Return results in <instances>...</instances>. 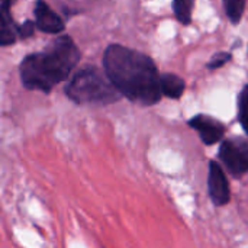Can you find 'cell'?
<instances>
[{
  "label": "cell",
  "instance_id": "cell-11",
  "mask_svg": "<svg viewBox=\"0 0 248 248\" xmlns=\"http://www.w3.org/2000/svg\"><path fill=\"white\" fill-rule=\"evenodd\" d=\"M246 3H247V0H224L225 13L234 25L240 23V20L246 12Z\"/></svg>",
  "mask_w": 248,
  "mask_h": 248
},
{
  "label": "cell",
  "instance_id": "cell-4",
  "mask_svg": "<svg viewBox=\"0 0 248 248\" xmlns=\"http://www.w3.org/2000/svg\"><path fill=\"white\" fill-rule=\"evenodd\" d=\"M218 157L234 177H243L248 171V144L244 138L222 141Z\"/></svg>",
  "mask_w": 248,
  "mask_h": 248
},
{
  "label": "cell",
  "instance_id": "cell-9",
  "mask_svg": "<svg viewBox=\"0 0 248 248\" xmlns=\"http://www.w3.org/2000/svg\"><path fill=\"white\" fill-rule=\"evenodd\" d=\"M186 89V83L182 77L173 73H166L160 76V92L161 96L169 99H180Z\"/></svg>",
  "mask_w": 248,
  "mask_h": 248
},
{
  "label": "cell",
  "instance_id": "cell-6",
  "mask_svg": "<svg viewBox=\"0 0 248 248\" xmlns=\"http://www.w3.org/2000/svg\"><path fill=\"white\" fill-rule=\"evenodd\" d=\"M187 124L192 129H195L199 134L205 145H214L224 138L225 126L219 121L208 115H196L192 119H189Z\"/></svg>",
  "mask_w": 248,
  "mask_h": 248
},
{
  "label": "cell",
  "instance_id": "cell-13",
  "mask_svg": "<svg viewBox=\"0 0 248 248\" xmlns=\"http://www.w3.org/2000/svg\"><path fill=\"white\" fill-rule=\"evenodd\" d=\"M231 58H232V55H231L230 52H218V54H215V55L211 58V61L206 64V67H208L209 70L221 68V67L225 65L228 61H231Z\"/></svg>",
  "mask_w": 248,
  "mask_h": 248
},
{
  "label": "cell",
  "instance_id": "cell-1",
  "mask_svg": "<svg viewBox=\"0 0 248 248\" xmlns=\"http://www.w3.org/2000/svg\"><path fill=\"white\" fill-rule=\"evenodd\" d=\"M103 70L112 86L128 100L141 106L161 100L160 74L150 55L112 44L105 49Z\"/></svg>",
  "mask_w": 248,
  "mask_h": 248
},
{
  "label": "cell",
  "instance_id": "cell-3",
  "mask_svg": "<svg viewBox=\"0 0 248 248\" xmlns=\"http://www.w3.org/2000/svg\"><path fill=\"white\" fill-rule=\"evenodd\" d=\"M64 92L77 105H109L122 97L106 74L94 65L77 70L64 87Z\"/></svg>",
  "mask_w": 248,
  "mask_h": 248
},
{
  "label": "cell",
  "instance_id": "cell-5",
  "mask_svg": "<svg viewBox=\"0 0 248 248\" xmlns=\"http://www.w3.org/2000/svg\"><path fill=\"white\" fill-rule=\"evenodd\" d=\"M208 192L212 203L215 206H225L231 201L230 182L225 176L224 169L217 161L209 163V176H208Z\"/></svg>",
  "mask_w": 248,
  "mask_h": 248
},
{
  "label": "cell",
  "instance_id": "cell-2",
  "mask_svg": "<svg viewBox=\"0 0 248 248\" xmlns=\"http://www.w3.org/2000/svg\"><path fill=\"white\" fill-rule=\"evenodd\" d=\"M80 61V51L68 35H58L41 52L26 55L19 74L25 89L49 93L65 81Z\"/></svg>",
  "mask_w": 248,
  "mask_h": 248
},
{
  "label": "cell",
  "instance_id": "cell-15",
  "mask_svg": "<svg viewBox=\"0 0 248 248\" xmlns=\"http://www.w3.org/2000/svg\"><path fill=\"white\" fill-rule=\"evenodd\" d=\"M0 1H1V4H4V6H7V7H12V6L15 4L16 0H0Z\"/></svg>",
  "mask_w": 248,
  "mask_h": 248
},
{
  "label": "cell",
  "instance_id": "cell-8",
  "mask_svg": "<svg viewBox=\"0 0 248 248\" xmlns=\"http://www.w3.org/2000/svg\"><path fill=\"white\" fill-rule=\"evenodd\" d=\"M17 25L15 23L10 7L0 3V45L7 46L16 42L17 39Z\"/></svg>",
  "mask_w": 248,
  "mask_h": 248
},
{
  "label": "cell",
  "instance_id": "cell-12",
  "mask_svg": "<svg viewBox=\"0 0 248 248\" xmlns=\"http://www.w3.org/2000/svg\"><path fill=\"white\" fill-rule=\"evenodd\" d=\"M248 87L244 86L241 93L238 94V122L240 125L246 129V122H244V118H246V108H247V93Z\"/></svg>",
  "mask_w": 248,
  "mask_h": 248
},
{
  "label": "cell",
  "instance_id": "cell-10",
  "mask_svg": "<svg viewBox=\"0 0 248 248\" xmlns=\"http://www.w3.org/2000/svg\"><path fill=\"white\" fill-rule=\"evenodd\" d=\"M195 0H173V12L177 20L183 25H189L192 22Z\"/></svg>",
  "mask_w": 248,
  "mask_h": 248
},
{
  "label": "cell",
  "instance_id": "cell-7",
  "mask_svg": "<svg viewBox=\"0 0 248 248\" xmlns=\"http://www.w3.org/2000/svg\"><path fill=\"white\" fill-rule=\"evenodd\" d=\"M35 28L45 33H61L64 31V20L54 12L44 0L35 3Z\"/></svg>",
  "mask_w": 248,
  "mask_h": 248
},
{
  "label": "cell",
  "instance_id": "cell-14",
  "mask_svg": "<svg viewBox=\"0 0 248 248\" xmlns=\"http://www.w3.org/2000/svg\"><path fill=\"white\" fill-rule=\"evenodd\" d=\"M16 31H17V38L26 39V38H29V36L33 35V32H35V22L25 20L23 23L17 25V29Z\"/></svg>",
  "mask_w": 248,
  "mask_h": 248
}]
</instances>
